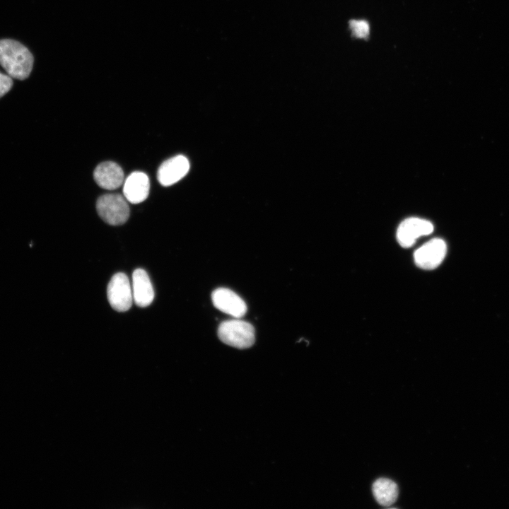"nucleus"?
<instances>
[{"label":"nucleus","mask_w":509,"mask_h":509,"mask_svg":"<svg viewBox=\"0 0 509 509\" xmlns=\"http://www.w3.org/2000/svg\"><path fill=\"white\" fill-rule=\"evenodd\" d=\"M352 34L358 38H365L369 34V25L365 21L351 20L349 23Z\"/></svg>","instance_id":"obj_13"},{"label":"nucleus","mask_w":509,"mask_h":509,"mask_svg":"<svg viewBox=\"0 0 509 509\" xmlns=\"http://www.w3.org/2000/svg\"><path fill=\"white\" fill-rule=\"evenodd\" d=\"M446 251L447 247L444 240L440 238L432 239L414 252L415 263L423 269H433L443 262Z\"/></svg>","instance_id":"obj_5"},{"label":"nucleus","mask_w":509,"mask_h":509,"mask_svg":"<svg viewBox=\"0 0 509 509\" xmlns=\"http://www.w3.org/2000/svg\"><path fill=\"white\" fill-rule=\"evenodd\" d=\"M12 86L11 77L0 72V98L10 90Z\"/></svg>","instance_id":"obj_14"},{"label":"nucleus","mask_w":509,"mask_h":509,"mask_svg":"<svg viewBox=\"0 0 509 509\" xmlns=\"http://www.w3.org/2000/svg\"><path fill=\"white\" fill-rule=\"evenodd\" d=\"M433 230V224L424 219L409 218L399 226L397 238L399 245L405 248L411 247L421 236L431 234Z\"/></svg>","instance_id":"obj_6"},{"label":"nucleus","mask_w":509,"mask_h":509,"mask_svg":"<svg viewBox=\"0 0 509 509\" xmlns=\"http://www.w3.org/2000/svg\"><path fill=\"white\" fill-rule=\"evenodd\" d=\"M95 182L101 187L113 190L124 182V172L122 168L115 163L106 161L99 164L94 170Z\"/></svg>","instance_id":"obj_10"},{"label":"nucleus","mask_w":509,"mask_h":509,"mask_svg":"<svg viewBox=\"0 0 509 509\" xmlns=\"http://www.w3.org/2000/svg\"><path fill=\"white\" fill-rule=\"evenodd\" d=\"M189 170L188 159L182 156L177 155L164 161L158 170L157 178L163 186H170L182 177Z\"/></svg>","instance_id":"obj_8"},{"label":"nucleus","mask_w":509,"mask_h":509,"mask_svg":"<svg viewBox=\"0 0 509 509\" xmlns=\"http://www.w3.org/2000/svg\"><path fill=\"white\" fill-rule=\"evenodd\" d=\"M373 493L379 504L387 507L396 501L398 496V487L393 481L386 478H380L373 485Z\"/></svg>","instance_id":"obj_12"},{"label":"nucleus","mask_w":509,"mask_h":509,"mask_svg":"<svg viewBox=\"0 0 509 509\" xmlns=\"http://www.w3.org/2000/svg\"><path fill=\"white\" fill-rule=\"evenodd\" d=\"M218 336L224 344L238 349H247L255 343V328L249 322L235 319L219 324Z\"/></svg>","instance_id":"obj_2"},{"label":"nucleus","mask_w":509,"mask_h":509,"mask_svg":"<svg viewBox=\"0 0 509 509\" xmlns=\"http://www.w3.org/2000/svg\"><path fill=\"white\" fill-rule=\"evenodd\" d=\"M100 217L112 226L124 223L129 216V207L127 199L120 194H107L98 198L96 203Z\"/></svg>","instance_id":"obj_3"},{"label":"nucleus","mask_w":509,"mask_h":509,"mask_svg":"<svg viewBox=\"0 0 509 509\" xmlns=\"http://www.w3.org/2000/svg\"><path fill=\"white\" fill-rule=\"evenodd\" d=\"M107 294L111 307L115 310L124 312L131 307L134 301L132 288L125 274L117 273L112 277Z\"/></svg>","instance_id":"obj_4"},{"label":"nucleus","mask_w":509,"mask_h":509,"mask_svg":"<svg viewBox=\"0 0 509 509\" xmlns=\"http://www.w3.org/2000/svg\"><path fill=\"white\" fill-rule=\"evenodd\" d=\"M150 182L148 175L140 171L131 173L123 185L124 198L131 204L144 201L148 196Z\"/></svg>","instance_id":"obj_9"},{"label":"nucleus","mask_w":509,"mask_h":509,"mask_svg":"<svg viewBox=\"0 0 509 509\" xmlns=\"http://www.w3.org/2000/svg\"><path fill=\"white\" fill-rule=\"evenodd\" d=\"M132 295L134 303L139 307L149 305L154 298V291L148 274L142 269H136L132 274Z\"/></svg>","instance_id":"obj_11"},{"label":"nucleus","mask_w":509,"mask_h":509,"mask_svg":"<svg viewBox=\"0 0 509 509\" xmlns=\"http://www.w3.org/2000/svg\"><path fill=\"white\" fill-rule=\"evenodd\" d=\"M211 299L215 308L234 317H241L247 312L245 301L229 288H218L214 290L211 294Z\"/></svg>","instance_id":"obj_7"},{"label":"nucleus","mask_w":509,"mask_h":509,"mask_svg":"<svg viewBox=\"0 0 509 509\" xmlns=\"http://www.w3.org/2000/svg\"><path fill=\"white\" fill-rule=\"evenodd\" d=\"M0 65L11 78L24 80L33 69V57L19 42L10 39L0 40Z\"/></svg>","instance_id":"obj_1"}]
</instances>
